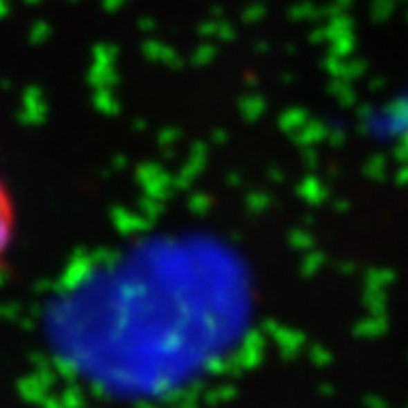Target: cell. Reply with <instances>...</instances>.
Wrapping results in <instances>:
<instances>
[{"label": "cell", "mask_w": 408, "mask_h": 408, "mask_svg": "<svg viewBox=\"0 0 408 408\" xmlns=\"http://www.w3.org/2000/svg\"><path fill=\"white\" fill-rule=\"evenodd\" d=\"M16 232H19V207L7 177L0 173V266L14 248Z\"/></svg>", "instance_id": "obj_1"}]
</instances>
